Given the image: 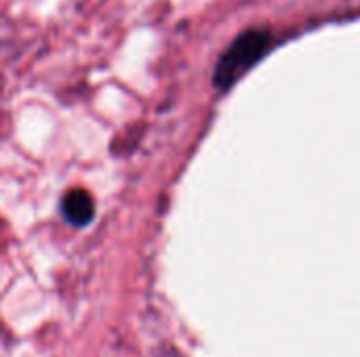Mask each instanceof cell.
<instances>
[{"instance_id":"7a4b0ae2","label":"cell","mask_w":360,"mask_h":357,"mask_svg":"<svg viewBox=\"0 0 360 357\" xmlns=\"http://www.w3.org/2000/svg\"><path fill=\"white\" fill-rule=\"evenodd\" d=\"M93 213H95V206H93V198L89 196V191L72 189L63 198V215L70 223L86 225L93 219Z\"/></svg>"},{"instance_id":"6da1fadb","label":"cell","mask_w":360,"mask_h":357,"mask_svg":"<svg viewBox=\"0 0 360 357\" xmlns=\"http://www.w3.org/2000/svg\"><path fill=\"white\" fill-rule=\"evenodd\" d=\"M272 46V36L264 29H249L240 34L224 53L215 67L213 82L217 88H230L247 69H251Z\"/></svg>"}]
</instances>
